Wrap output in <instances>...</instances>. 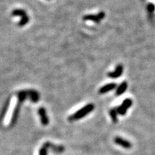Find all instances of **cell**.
<instances>
[{"label": "cell", "instance_id": "ba28073f", "mask_svg": "<svg viewBox=\"0 0 155 155\" xmlns=\"http://www.w3.org/2000/svg\"><path fill=\"white\" fill-rule=\"evenodd\" d=\"M27 96L32 102H38L40 96L37 91H33V90H29V91H27Z\"/></svg>", "mask_w": 155, "mask_h": 155}, {"label": "cell", "instance_id": "52a82bcc", "mask_svg": "<svg viewBox=\"0 0 155 155\" xmlns=\"http://www.w3.org/2000/svg\"><path fill=\"white\" fill-rule=\"evenodd\" d=\"M116 86V84L115 83H109L105 85L104 86L101 87L99 90V93L100 94H106L109 91H112L113 89H114Z\"/></svg>", "mask_w": 155, "mask_h": 155}, {"label": "cell", "instance_id": "7a4b0ae2", "mask_svg": "<svg viewBox=\"0 0 155 155\" xmlns=\"http://www.w3.org/2000/svg\"><path fill=\"white\" fill-rule=\"evenodd\" d=\"M131 105H132V101L131 99H129V98L125 99L122 103V104L116 109L117 113L121 116H124L126 113L128 109L131 107Z\"/></svg>", "mask_w": 155, "mask_h": 155}, {"label": "cell", "instance_id": "3957f363", "mask_svg": "<svg viewBox=\"0 0 155 155\" xmlns=\"http://www.w3.org/2000/svg\"><path fill=\"white\" fill-rule=\"evenodd\" d=\"M104 16V12H101L98 14H88V15H85L83 17V20H91V21L98 23L102 19H103Z\"/></svg>", "mask_w": 155, "mask_h": 155}, {"label": "cell", "instance_id": "7c38bea8", "mask_svg": "<svg viewBox=\"0 0 155 155\" xmlns=\"http://www.w3.org/2000/svg\"><path fill=\"white\" fill-rule=\"evenodd\" d=\"M29 21V17H28L27 15L25 16V17H22L21 18V20H20V23H19V26H20V27L25 26V25L27 24Z\"/></svg>", "mask_w": 155, "mask_h": 155}, {"label": "cell", "instance_id": "30bf717a", "mask_svg": "<svg viewBox=\"0 0 155 155\" xmlns=\"http://www.w3.org/2000/svg\"><path fill=\"white\" fill-rule=\"evenodd\" d=\"M12 14V16H19V17H21V18L25 17V16L27 15L25 10H21V9H17V10H13Z\"/></svg>", "mask_w": 155, "mask_h": 155}, {"label": "cell", "instance_id": "6da1fadb", "mask_svg": "<svg viewBox=\"0 0 155 155\" xmlns=\"http://www.w3.org/2000/svg\"><path fill=\"white\" fill-rule=\"evenodd\" d=\"M94 109V105L92 103H89V104L86 105L84 107H83L82 109H81L80 110H78V111H76V113H73L72 116H70L68 118V120H70V122H73V121H76L80 119H82L84 116H86L87 114H88L89 113H91V111H93V110Z\"/></svg>", "mask_w": 155, "mask_h": 155}, {"label": "cell", "instance_id": "9c48e42d", "mask_svg": "<svg viewBox=\"0 0 155 155\" xmlns=\"http://www.w3.org/2000/svg\"><path fill=\"white\" fill-rule=\"evenodd\" d=\"M126 88H127V83L123 82L122 83H121V85H119V88L116 90V95L120 96L122 95V94H123L124 93V91L126 90Z\"/></svg>", "mask_w": 155, "mask_h": 155}, {"label": "cell", "instance_id": "277c9868", "mask_svg": "<svg viewBox=\"0 0 155 155\" xmlns=\"http://www.w3.org/2000/svg\"><path fill=\"white\" fill-rule=\"evenodd\" d=\"M114 142L116 143L117 145L121 146V147H122L123 148L125 149H130L132 147V144H131V143L130 142V141H127V140L126 139H124L122 137H115Z\"/></svg>", "mask_w": 155, "mask_h": 155}, {"label": "cell", "instance_id": "5b68a950", "mask_svg": "<svg viewBox=\"0 0 155 155\" xmlns=\"http://www.w3.org/2000/svg\"><path fill=\"white\" fill-rule=\"evenodd\" d=\"M38 113L40 117L41 123L44 126H46L49 124V119H48V116H47V112L46 110L44 109L43 107H41L38 109Z\"/></svg>", "mask_w": 155, "mask_h": 155}, {"label": "cell", "instance_id": "5bb4252c", "mask_svg": "<svg viewBox=\"0 0 155 155\" xmlns=\"http://www.w3.org/2000/svg\"><path fill=\"white\" fill-rule=\"evenodd\" d=\"M40 155H47V148L43 147V148L40 151Z\"/></svg>", "mask_w": 155, "mask_h": 155}, {"label": "cell", "instance_id": "8fae6325", "mask_svg": "<svg viewBox=\"0 0 155 155\" xmlns=\"http://www.w3.org/2000/svg\"><path fill=\"white\" fill-rule=\"evenodd\" d=\"M109 113H110V116L111 117L112 121H113V123H116L118 121L117 119V111H116V109H111L110 111H109Z\"/></svg>", "mask_w": 155, "mask_h": 155}, {"label": "cell", "instance_id": "8992f818", "mask_svg": "<svg viewBox=\"0 0 155 155\" xmlns=\"http://www.w3.org/2000/svg\"><path fill=\"white\" fill-rule=\"evenodd\" d=\"M122 73H123V66L119 65V66H118L117 67H116V68L115 69L114 71L108 73V76L110 78H116L120 77L122 75Z\"/></svg>", "mask_w": 155, "mask_h": 155}, {"label": "cell", "instance_id": "4fadbf2b", "mask_svg": "<svg viewBox=\"0 0 155 155\" xmlns=\"http://www.w3.org/2000/svg\"><path fill=\"white\" fill-rule=\"evenodd\" d=\"M147 9H148V11L152 13L154 11L155 6L153 4H150L148 5V7H147Z\"/></svg>", "mask_w": 155, "mask_h": 155}]
</instances>
